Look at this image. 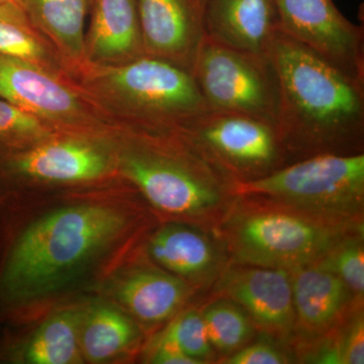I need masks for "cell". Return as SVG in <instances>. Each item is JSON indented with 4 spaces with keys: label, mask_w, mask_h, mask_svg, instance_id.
<instances>
[{
    "label": "cell",
    "mask_w": 364,
    "mask_h": 364,
    "mask_svg": "<svg viewBox=\"0 0 364 364\" xmlns=\"http://www.w3.org/2000/svg\"><path fill=\"white\" fill-rule=\"evenodd\" d=\"M140 196L121 176L0 205V325L98 293L132 257Z\"/></svg>",
    "instance_id": "1"
},
{
    "label": "cell",
    "mask_w": 364,
    "mask_h": 364,
    "mask_svg": "<svg viewBox=\"0 0 364 364\" xmlns=\"http://www.w3.org/2000/svg\"><path fill=\"white\" fill-rule=\"evenodd\" d=\"M267 55L279 81L275 126L286 153H301V159L324 153H363L364 81L280 30Z\"/></svg>",
    "instance_id": "2"
},
{
    "label": "cell",
    "mask_w": 364,
    "mask_h": 364,
    "mask_svg": "<svg viewBox=\"0 0 364 364\" xmlns=\"http://www.w3.org/2000/svg\"><path fill=\"white\" fill-rule=\"evenodd\" d=\"M72 80L114 129L181 131L210 109L193 72L149 55L119 65H87Z\"/></svg>",
    "instance_id": "3"
},
{
    "label": "cell",
    "mask_w": 364,
    "mask_h": 364,
    "mask_svg": "<svg viewBox=\"0 0 364 364\" xmlns=\"http://www.w3.org/2000/svg\"><path fill=\"white\" fill-rule=\"evenodd\" d=\"M119 174L157 212L203 215L232 181L179 131L116 129Z\"/></svg>",
    "instance_id": "4"
},
{
    "label": "cell",
    "mask_w": 364,
    "mask_h": 364,
    "mask_svg": "<svg viewBox=\"0 0 364 364\" xmlns=\"http://www.w3.org/2000/svg\"><path fill=\"white\" fill-rule=\"evenodd\" d=\"M114 132L61 133L28 149L0 155V205L119 178Z\"/></svg>",
    "instance_id": "5"
},
{
    "label": "cell",
    "mask_w": 364,
    "mask_h": 364,
    "mask_svg": "<svg viewBox=\"0 0 364 364\" xmlns=\"http://www.w3.org/2000/svg\"><path fill=\"white\" fill-rule=\"evenodd\" d=\"M232 193L267 198L320 215H344L360 207L364 154H324L296 160L267 176L235 181Z\"/></svg>",
    "instance_id": "6"
},
{
    "label": "cell",
    "mask_w": 364,
    "mask_h": 364,
    "mask_svg": "<svg viewBox=\"0 0 364 364\" xmlns=\"http://www.w3.org/2000/svg\"><path fill=\"white\" fill-rule=\"evenodd\" d=\"M344 233L341 228L309 215L258 210L232 223L230 242L244 264L291 272L322 259L343 240Z\"/></svg>",
    "instance_id": "7"
},
{
    "label": "cell",
    "mask_w": 364,
    "mask_h": 364,
    "mask_svg": "<svg viewBox=\"0 0 364 364\" xmlns=\"http://www.w3.org/2000/svg\"><path fill=\"white\" fill-rule=\"evenodd\" d=\"M193 75L210 111L277 124L279 81L267 54L239 51L205 38Z\"/></svg>",
    "instance_id": "8"
},
{
    "label": "cell",
    "mask_w": 364,
    "mask_h": 364,
    "mask_svg": "<svg viewBox=\"0 0 364 364\" xmlns=\"http://www.w3.org/2000/svg\"><path fill=\"white\" fill-rule=\"evenodd\" d=\"M179 132L234 182L280 168L287 154L277 126L257 117L208 109Z\"/></svg>",
    "instance_id": "9"
},
{
    "label": "cell",
    "mask_w": 364,
    "mask_h": 364,
    "mask_svg": "<svg viewBox=\"0 0 364 364\" xmlns=\"http://www.w3.org/2000/svg\"><path fill=\"white\" fill-rule=\"evenodd\" d=\"M0 97L60 133L98 135L116 130L98 116L71 79L1 55Z\"/></svg>",
    "instance_id": "10"
},
{
    "label": "cell",
    "mask_w": 364,
    "mask_h": 364,
    "mask_svg": "<svg viewBox=\"0 0 364 364\" xmlns=\"http://www.w3.org/2000/svg\"><path fill=\"white\" fill-rule=\"evenodd\" d=\"M279 30L352 77L364 81V36L333 0H275Z\"/></svg>",
    "instance_id": "11"
},
{
    "label": "cell",
    "mask_w": 364,
    "mask_h": 364,
    "mask_svg": "<svg viewBox=\"0 0 364 364\" xmlns=\"http://www.w3.org/2000/svg\"><path fill=\"white\" fill-rule=\"evenodd\" d=\"M85 301L75 299L53 306L37 316V324L30 327L18 323L28 328L21 332L4 324L6 329L0 333V363H85L79 345Z\"/></svg>",
    "instance_id": "12"
},
{
    "label": "cell",
    "mask_w": 364,
    "mask_h": 364,
    "mask_svg": "<svg viewBox=\"0 0 364 364\" xmlns=\"http://www.w3.org/2000/svg\"><path fill=\"white\" fill-rule=\"evenodd\" d=\"M126 311L138 324L156 326L181 312L191 296L188 282L159 267L129 258L98 293Z\"/></svg>",
    "instance_id": "13"
},
{
    "label": "cell",
    "mask_w": 364,
    "mask_h": 364,
    "mask_svg": "<svg viewBox=\"0 0 364 364\" xmlns=\"http://www.w3.org/2000/svg\"><path fill=\"white\" fill-rule=\"evenodd\" d=\"M145 55L193 72L205 41V0H136Z\"/></svg>",
    "instance_id": "14"
},
{
    "label": "cell",
    "mask_w": 364,
    "mask_h": 364,
    "mask_svg": "<svg viewBox=\"0 0 364 364\" xmlns=\"http://www.w3.org/2000/svg\"><path fill=\"white\" fill-rule=\"evenodd\" d=\"M272 267L229 270L222 279L223 294L238 304L265 331L286 335L296 324L291 275Z\"/></svg>",
    "instance_id": "15"
},
{
    "label": "cell",
    "mask_w": 364,
    "mask_h": 364,
    "mask_svg": "<svg viewBox=\"0 0 364 364\" xmlns=\"http://www.w3.org/2000/svg\"><path fill=\"white\" fill-rule=\"evenodd\" d=\"M203 23L208 40L267 55L280 18L275 0H205Z\"/></svg>",
    "instance_id": "16"
},
{
    "label": "cell",
    "mask_w": 364,
    "mask_h": 364,
    "mask_svg": "<svg viewBox=\"0 0 364 364\" xmlns=\"http://www.w3.org/2000/svg\"><path fill=\"white\" fill-rule=\"evenodd\" d=\"M90 11L88 65H119L145 55L136 0H90Z\"/></svg>",
    "instance_id": "17"
},
{
    "label": "cell",
    "mask_w": 364,
    "mask_h": 364,
    "mask_svg": "<svg viewBox=\"0 0 364 364\" xmlns=\"http://www.w3.org/2000/svg\"><path fill=\"white\" fill-rule=\"evenodd\" d=\"M138 323L111 299H85L79 324V345L85 363L126 360L141 341Z\"/></svg>",
    "instance_id": "18"
},
{
    "label": "cell",
    "mask_w": 364,
    "mask_h": 364,
    "mask_svg": "<svg viewBox=\"0 0 364 364\" xmlns=\"http://www.w3.org/2000/svg\"><path fill=\"white\" fill-rule=\"evenodd\" d=\"M30 20L49 40L73 79L88 65L85 21L90 0H18Z\"/></svg>",
    "instance_id": "19"
},
{
    "label": "cell",
    "mask_w": 364,
    "mask_h": 364,
    "mask_svg": "<svg viewBox=\"0 0 364 364\" xmlns=\"http://www.w3.org/2000/svg\"><path fill=\"white\" fill-rule=\"evenodd\" d=\"M291 272L296 320L306 331H325L344 312L350 289L338 275L318 263Z\"/></svg>",
    "instance_id": "20"
},
{
    "label": "cell",
    "mask_w": 364,
    "mask_h": 364,
    "mask_svg": "<svg viewBox=\"0 0 364 364\" xmlns=\"http://www.w3.org/2000/svg\"><path fill=\"white\" fill-rule=\"evenodd\" d=\"M146 251L157 267L186 282L203 279L217 264V254L207 237L178 223L156 230L148 239Z\"/></svg>",
    "instance_id": "21"
},
{
    "label": "cell",
    "mask_w": 364,
    "mask_h": 364,
    "mask_svg": "<svg viewBox=\"0 0 364 364\" xmlns=\"http://www.w3.org/2000/svg\"><path fill=\"white\" fill-rule=\"evenodd\" d=\"M0 55L31 62L72 80L58 53L18 1L0 6Z\"/></svg>",
    "instance_id": "22"
},
{
    "label": "cell",
    "mask_w": 364,
    "mask_h": 364,
    "mask_svg": "<svg viewBox=\"0 0 364 364\" xmlns=\"http://www.w3.org/2000/svg\"><path fill=\"white\" fill-rule=\"evenodd\" d=\"M60 132L0 97V155L28 149Z\"/></svg>",
    "instance_id": "23"
},
{
    "label": "cell",
    "mask_w": 364,
    "mask_h": 364,
    "mask_svg": "<svg viewBox=\"0 0 364 364\" xmlns=\"http://www.w3.org/2000/svg\"><path fill=\"white\" fill-rule=\"evenodd\" d=\"M202 316L210 343L217 350L233 353L250 338V321L232 301H215L203 311Z\"/></svg>",
    "instance_id": "24"
},
{
    "label": "cell",
    "mask_w": 364,
    "mask_h": 364,
    "mask_svg": "<svg viewBox=\"0 0 364 364\" xmlns=\"http://www.w3.org/2000/svg\"><path fill=\"white\" fill-rule=\"evenodd\" d=\"M155 338L168 342L200 363L213 355L202 313L195 310L177 314Z\"/></svg>",
    "instance_id": "25"
},
{
    "label": "cell",
    "mask_w": 364,
    "mask_h": 364,
    "mask_svg": "<svg viewBox=\"0 0 364 364\" xmlns=\"http://www.w3.org/2000/svg\"><path fill=\"white\" fill-rule=\"evenodd\" d=\"M316 263L331 270L343 280L351 291L363 296L364 252L363 243L359 239H343Z\"/></svg>",
    "instance_id": "26"
},
{
    "label": "cell",
    "mask_w": 364,
    "mask_h": 364,
    "mask_svg": "<svg viewBox=\"0 0 364 364\" xmlns=\"http://www.w3.org/2000/svg\"><path fill=\"white\" fill-rule=\"evenodd\" d=\"M289 363L282 352L272 345L255 343L233 352L225 361L228 364H284Z\"/></svg>",
    "instance_id": "27"
},
{
    "label": "cell",
    "mask_w": 364,
    "mask_h": 364,
    "mask_svg": "<svg viewBox=\"0 0 364 364\" xmlns=\"http://www.w3.org/2000/svg\"><path fill=\"white\" fill-rule=\"evenodd\" d=\"M339 363H364L363 318L358 316L352 323L338 348Z\"/></svg>",
    "instance_id": "28"
},
{
    "label": "cell",
    "mask_w": 364,
    "mask_h": 364,
    "mask_svg": "<svg viewBox=\"0 0 364 364\" xmlns=\"http://www.w3.org/2000/svg\"><path fill=\"white\" fill-rule=\"evenodd\" d=\"M148 363L153 364H200V361L182 353L173 345L154 338L146 352Z\"/></svg>",
    "instance_id": "29"
},
{
    "label": "cell",
    "mask_w": 364,
    "mask_h": 364,
    "mask_svg": "<svg viewBox=\"0 0 364 364\" xmlns=\"http://www.w3.org/2000/svg\"><path fill=\"white\" fill-rule=\"evenodd\" d=\"M11 1H18V0H0V6H1V4H6V2Z\"/></svg>",
    "instance_id": "30"
}]
</instances>
